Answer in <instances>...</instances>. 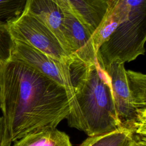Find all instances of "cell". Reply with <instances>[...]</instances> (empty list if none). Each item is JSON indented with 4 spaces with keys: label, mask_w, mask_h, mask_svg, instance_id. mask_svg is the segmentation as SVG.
Here are the masks:
<instances>
[{
    "label": "cell",
    "mask_w": 146,
    "mask_h": 146,
    "mask_svg": "<svg viewBox=\"0 0 146 146\" xmlns=\"http://www.w3.org/2000/svg\"><path fill=\"white\" fill-rule=\"evenodd\" d=\"M0 108L12 142L56 128L70 111L63 86L13 57L0 63Z\"/></svg>",
    "instance_id": "cell-1"
},
{
    "label": "cell",
    "mask_w": 146,
    "mask_h": 146,
    "mask_svg": "<svg viewBox=\"0 0 146 146\" xmlns=\"http://www.w3.org/2000/svg\"><path fill=\"white\" fill-rule=\"evenodd\" d=\"M73 87L68 125L88 136L110 132L121 127L116 115L107 72L98 63L75 60L70 64Z\"/></svg>",
    "instance_id": "cell-2"
},
{
    "label": "cell",
    "mask_w": 146,
    "mask_h": 146,
    "mask_svg": "<svg viewBox=\"0 0 146 146\" xmlns=\"http://www.w3.org/2000/svg\"><path fill=\"white\" fill-rule=\"evenodd\" d=\"M129 1L131 8L128 18L97 51V61L103 70L113 63L129 62L145 54L146 0Z\"/></svg>",
    "instance_id": "cell-3"
},
{
    "label": "cell",
    "mask_w": 146,
    "mask_h": 146,
    "mask_svg": "<svg viewBox=\"0 0 146 146\" xmlns=\"http://www.w3.org/2000/svg\"><path fill=\"white\" fill-rule=\"evenodd\" d=\"M8 26L14 40L23 42L66 64L75 60L64 50L53 33L36 17L24 10Z\"/></svg>",
    "instance_id": "cell-4"
},
{
    "label": "cell",
    "mask_w": 146,
    "mask_h": 146,
    "mask_svg": "<svg viewBox=\"0 0 146 146\" xmlns=\"http://www.w3.org/2000/svg\"><path fill=\"white\" fill-rule=\"evenodd\" d=\"M124 63H113L104 71L108 75L118 120L121 128L146 137V116L133 104L129 91Z\"/></svg>",
    "instance_id": "cell-5"
},
{
    "label": "cell",
    "mask_w": 146,
    "mask_h": 146,
    "mask_svg": "<svg viewBox=\"0 0 146 146\" xmlns=\"http://www.w3.org/2000/svg\"><path fill=\"white\" fill-rule=\"evenodd\" d=\"M11 57L23 60L63 86L66 89L70 104L73 96L70 64L61 62L23 42L16 40H14Z\"/></svg>",
    "instance_id": "cell-6"
},
{
    "label": "cell",
    "mask_w": 146,
    "mask_h": 146,
    "mask_svg": "<svg viewBox=\"0 0 146 146\" xmlns=\"http://www.w3.org/2000/svg\"><path fill=\"white\" fill-rule=\"evenodd\" d=\"M63 11V25L71 56L83 63L98 62L91 34L72 13Z\"/></svg>",
    "instance_id": "cell-7"
},
{
    "label": "cell",
    "mask_w": 146,
    "mask_h": 146,
    "mask_svg": "<svg viewBox=\"0 0 146 146\" xmlns=\"http://www.w3.org/2000/svg\"><path fill=\"white\" fill-rule=\"evenodd\" d=\"M24 10L48 27L58 39L66 52L71 56L63 25V11L58 5L51 0H27Z\"/></svg>",
    "instance_id": "cell-8"
},
{
    "label": "cell",
    "mask_w": 146,
    "mask_h": 146,
    "mask_svg": "<svg viewBox=\"0 0 146 146\" xmlns=\"http://www.w3.org/2000/svg\"><path fill=\"white\" fill-rule=\"evenodd\" d=\"M106 1L107 3L106 12L91 36L96 51L117 26L128 18L131 8L129 0Z\"/></svg>",
    "instance_id": "cell-9"
},
{
    "label": "cell",
    "mask_w": 146,
    "mask_h": 146,
    "mask_svg": "<svg viewBox=\"0 0 146 146\" xmlns=\"http://www.w3.org/2000/svg\"><path fill=\"white\" fill-rule=\"evenodd\" d=\"M74 15L92 35L107 8L106 0H68Z\"/></svg>",
    "instance_id": "cell-10"
},
{
    "label": "cell",
    "mask_w": 146,
    "mask_h": 146,
    "mask_svg": "<svg viewBox=\"0 0 146 146\" xmlns=\"http://www.w3.org/2000/svg\"><path fill=\"white\" fill-rule=\"evenodd\" d=\"M11 146H72L69 136L64 132L53 129L30 133L14 141Z\"/></svg>",
    "instance_id": "cell-11"
},
{
    "label": "cell",
    "mask_w": 146,
    "mask_h": 146,
    "mask_svg": "<svg viewBox=\"0 0 146 146\" xmlns=\"http://www.w3.org/2000/svg\"><path fill=\"white\" fill-rule=\"evenodd\" d=\"M146 139L136 136L124 128L89 136L80 146H130L135 140Z\"/></svg>",
    "instance_id": "cell-12"
},
{
    "label": "cell",
    "mask_w": 146,
    "mask_h": 146,
    "mask_svg": "<svg viewBox=\"0 0 146 146\" xmlns=\"http://www.w3.org/2000/svg\"><path fill=\"white\" fill-rule=\"evenodd\" d=\"M127 82L136 109L146 116V75L139 72L125 70Z\"/></svg>",
    "instance_id": "cell-13"
},
{
    "label": "cell",
    "mask_w": 146,
    "mask_h": 146,
    "mask_svg": "<svg viewBox=\"0 0 146 146\" xmlns=\"http://www.w3.org/2000/svg\"><path fill=\"white\" fill-rule=\"evenodd\" d=\"M27 0H0V23H8L24 11Z\"/></svg>",
    "instance_id": "cell-14"
},
{
    "label": "cell",
    "mask_w": 146,
    "mask_h": 146,
    "mask_svg": "<svg viewBox=\"0 0 146 146\" xmlns=\"http://www.w3.org/2000/svg\"><path fill=\"white\" fill-rule=\"evenodd\" d=\"M14 46V40L8 24L0 23V63H4L11 58Z\"/></svg>",
    "instance_id": "cell-15"
},
{
    "label": "cell",
    "mask_w": 146,
    "mask_h": 146,
    "mask_svg": "<svg viewBox=\"0 0 146 146\" xmlns=\"http://www.w3.org/2000/svg\"><path fill=\"white\" fill-rule=\"evenodd\" d=\"M11 139L3 117L0 116V146H11Z\"/></svg>",
    "instance_id": "cell-16"
},
{
    "label": "cell",
    "mask_w": 146,
    "mask_h": 146,
    "mask_svg": "<svg viewBox=\"0 0 146 146\" xmlns=\"http://www.w3.org/2000/svg\"><path fill=\"white\" fill-rule=\"evenodd\" d=\"M58 5L63 11L70 12L73 14V12L68 0H51ZM74 15V14H73Z\"/></svg>",
    "instance_id": "cell-17"
},
{
    "label": "cell",
    "mask_w": 146,
    "mask_h": 146,
    "mask_svg": "<svg viewBox=\"0 0 146 146\" xmlns=\"http://www.w3.org/2000/svg\"><path fill=\"white\" fill-rule=\"evenodd\" d=\"M130 146H146V139H140L135 140Z\"/></svg>",
    "instance_id": "cell-18"
}]
</instances>
